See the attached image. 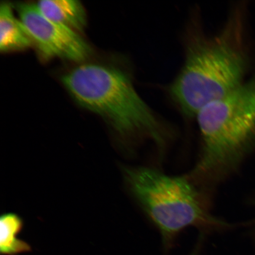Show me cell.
Instances as JSON below:
<instances>
[{
	"label": "cell",
	"instance_id": "obj_3",
	"mask_svg": "<svg viewBox=\"0 0 255 255\" xmlns=\"http://www.w3.org/2000/svg\"><path fill=\"white\" fill-rule=\"evenodd\" d=\"M196 118L202 148L186 175L203 192L228 176L255 139V76L206 105Z\"/></svg>",
	"mask_w": 255,
	"mask_h": 255
},
{
	"label": "cell",
	"instance_id": "obj_4",
	"mask_svg": "<svg viewBox=\"0 0 255 255\" xmlns=\"http://www.w3.org/2000/svg\"><path fill=\"white\" fill-rule=\"evenodd\" d=\"M125 177L130 192L160 233L165 248L184 229L195 226L222 229L228 224L210 214L202 192L187 177L165 174L149 167L128 168Z\"/></svg>",
	"mask_w": 255,
	"mask_h": 255
},
{
	"label": "cell",
	"instance_id": "obj_6",
	"mask_svg": "<svg viewBox=\"0 0 255 255\" xmlns=\"http://www.w3.org/2000/svg\"><path fill=\"white\" fill-rule=\"evenodd\" d=\"M37 7L45 17L79 33L87 24L84 6L76 0H41Z\"/></svg>",
	"mask_w": 255,
	"mask_h": 255
},
{
	"label": "cell",
	"instance_id": "obj_9",
	"mask_svg": "<svg viewBox=\"0 0 255 255\" xmlns=\"http://www.w3.org/2000/svg\"><path fill=\"white\" fill-rule=\"evenodd\" d=\"M192 255H196L195 254H193Z\"/></svg>",
	"mask_w": 255,
	"mask_h": 255
},
{
	"label": "cell",
	"instance_id": "obj_8",
	"mask_svg": "<svg viewBox=\"0 0 255 255\" xmlns=\"http://www.w3.org/2000/svg\"><path fill=\"white\" fill-rule=\"evenodd\" d=\"M23 228V222L14 213H9L0 219V253L1 255H17L28 253L31 248L27 242L18 238Z\"/></svg>",
	"mask_w": 255,
	"mask_h": 255
},
{
	"label": "cell",
	"instance_id": "obj_7",
	"mask_svg": "<svg viewBox=\"0 0 255 255\" xmlns=\"http://www.w3.org/2000/svg\"><path fill=\"white\" fill-rule=\"evenodd\" d=\"M29 34L14 15L11 4L2 2L0 7V50L3 53L21 50L33 45Z\"/></svg>",
	"mask_w": 255,
	"mask_h": 255
},
{
	"label": "cell",
	"instance_id": "obj_2",
	"mask_svg": "<svg viewBox=\"0 0 255 255\" xmlns=\"http://www.w3.org/2000/svg\"><path fill=\"white\" fill-rule=\"evenodd\" d=\"M61 82L76 103L103 118L120 135L150 141L160 154L166 150L173 132L140 97L126 69L85 62Z\"/></svg>",
	"mask_w": 255,
	"mask_h": 255
},
{
	"label": "cell",
	"instance_id": "obj_1",
	"mask_svg": "<svg viewBox=\"0 0 255 255\" xmlns=\"http://www.w3.org/2000/svg\"><path fill=\"white\" fill-rule=\"evenodd\" d=\"M245 12L238 6L217 33L188 37L183 65L169 88L185 116L196 118L206 105L245 82L250 64Z\"/></svg>",
	"mask_w": 255,
	"mask_h": 255
},
{
	"label": "cell",
	"instance_id": "obj_5",
	"mask_svg": "<svg viewBox=\"0 0 255 255\" xmlns=\"http://www.w3.org/2000/svg\"><path fill=\"white\" fill-rule=\"evenodd\" d=\"M16 9L43 59L60 58L81 63L92 55L91 46L79 33L49 20L36 4L18 3Z\"/></svg>",
	"mask_w": 255,
	"mask_h": 255
}]
</instances>
